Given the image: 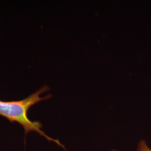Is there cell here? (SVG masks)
<instances>
[{
	"label": "cell",
	"mask_w": 151,
	"mask_h": 151,
	"mask_svg": "<svg viewBox=\"0 0 151 151\" xmlns=\"http://www.w3.org/2000/svg\"><path fill=\"white\" fill-rule=\"evenodd\" d=\"M116 151V150H111V151Z\"/></svg>",
	"instance_id": "3957f363"
},
{
	"label": "cell",
	"mask_w": 151,
	"mask_h": 151,
	"mask_svg": "<svg viewBox=\"0 0 151 151\" xmlns=\"http://www.w3.org/2000/svg\"><path fill=\"white\" fill-rule=\"evenodd\" d=\"M137 151H151V149L148 146L145 140H142L138 143Z\"/></svg>",
	"instance_id": "7a4b0ae2"
},
{
	"label": "cell",
	"mask_w": 151,
	"mask_h": 151,
	"mask_svg": "<svg viewBox=\"0 0 151 151\" xmlns=\"http://www.w3.org/2000/svg\"><path fill=\"white\" fill-rule=\"evenodd\" d=\"M49 90V87L45 85L38 91L21 100L5 101L0 100V116L5 117L11 123L16 122L21 125L26 135L30 132H35L49 141L54 142L63 147L67 151L65 146L59 140L49 137L44 133L42 130L43 125L40 122L32 121L27 116V112L32 106L52 97V94H49L44 97L41 96L42 94L48 91Z\"/></svg>",
	"instance_id": "6da1fadb"
}]
</instances>
